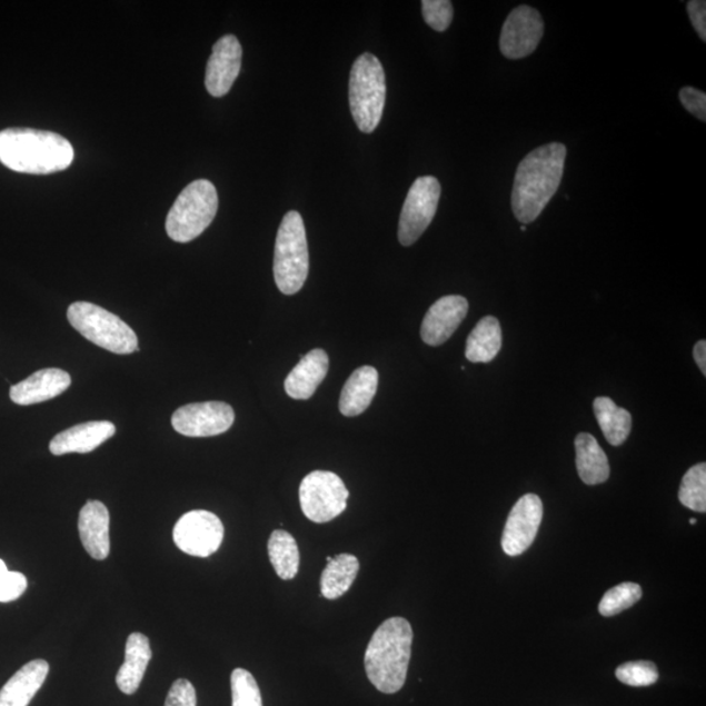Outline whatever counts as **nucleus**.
I'll return each mask as SVG.
<instances>
[{
	"mask_svg": "<svg viewBox=\"0 0 706 706\" xmlns=\"http://www.w3.org/2000/svg\"><path fill=\"white\" fill-rule=\"evenodd\" d=\"M567 147L549 143L519 162L511 191V210L524 226L545 211L563 180Z\"/></svg>",
	"mask_w": 706,
	"mask_h": 706,
	"instance_id": "1",
	"label": "nucleus"
},
{
	"mask_svg": "<svg viewBox=\"0 0 706 706\" xmlns=\"http://www.w3.org/2000/svg\"><path fill=\"white\" fill-rule=\"evenodd\" d=\"M69 140L53 131L12 128L0 131V162L18 173L62 172L73 161Z\"/></svg>",
	"mask_w": 706,
	"mask_h": 706,
	"instance_id": "2",
	"label": "nucleus"
},
{
	"mask_svg": "<svg viewBox=\"0 0 706 706\" xmlns=\"http://www.w3.org/2000/svg\"><path fill=\"white\" fill-rule=\"evenodd\" d=\"M414 632L404 618H390L370 638L364 664L368 679L380 693L392 695L404 688L411 659Z\"/></svg>",
	"mask_w": 706,
	"mask_h": 706,
	"instance_id": "3",
	"label": "nucleus"
},
{
	"mask_svg": "<svg viewBox=\"0 0 706 706\" xmlns=\"http://www.w3.org/2000/svg\"><path fill=\"white\" fill-rule=\"evenodd\" d=\"M309 274V249L304 220L289 211L281 220L274 255V278L281 294L295 295Z\"/></svg>",
	"mask_w": 706,
	"mask_h": 706,
	"instance_id": "4",
	"label": "nucleus"
},
{
	"mask_svg": "<svg viewBox=\"0 0 706 706\" xmlns=\"http://www.w3.org/2000/svg\"><path fill=\"white\" fill-rule=\"evenodd\" d=\"M386 102L384 67L374 54L364 53L349 76V107L356 126L366 133L380 125Z\"/></svg>",
	"mask_w": 706,
	"mask_h": 706,
	"instance_id": "5",
	"label": "nucleus"
},
{
	"mask_svg": "<svg viewBox=\"0 0 706 706\" xmlns=\"http://www.w3.org/2000/svg\"><path fill=\"white\" fill-rule=\"evenodd\" d=\"M219 197L217 188L207 180L186 186L170 208L167 233L176 242H190L202 235L217 217Z\"/></svg>",
	"mask_w": 706,
	"mask_h": 706,
	"instance_id": "6",
	"label": "nucleus"
},
{
	"mask_svg": "<svg viewBox=\"0 0 706 706\" xmlns=\"http://www.w3.org/2000/svg\"><path fill=\"white\" fill-rule=\"evenodd\" d=\"M67 318L81 336L109 352L130 355L138 351L137 334L120 317L99 305L73 302L67 310Z\"/></svg>",
	"mask_w": 706,
	"mask_h": 706,
	"instance_id": "7",
	"label": "nucleus"
},
{
	"mask_svg": "<svg viewBox=\"0 0 706 706\" xmlns=\"http://www.w3.org/2000/svg\"><path fill=\"white\" fill-rule=\"evenodd\" d=\"M300 505L305 517L311 523L332 521L347 508L348 489L337 474L314 471L300 485Z\"/></svg>",
	"mask_w": 706,
	"mask_h": 706,
	"instance_id": "8",
	"label": "nucleus"
},
{
	"mask_svg": "<svg viewBox=\"0 0 706 706\" xmlns=\"http://www.w3.org/2000/svg\"><path fill=\"white\" fill-rule=\"evenodd\" d=\"M441 197V185L434 176H422L408 190L400 212L398 239L404 247L418 241L432 222Z\"/></svg>",
	"mask_w": 706,
	"mask_h": 706,
	"instance_id": "9",
	"label": "nucleus"
},
{
	"mask_svg": "<svg viewBox=\"0 0 706 706\" xmlns=\"http://www.w3.org/2000/svg\"><path fill=\"white\" fill-rule=\"evenodd\" d=\"M173 539L182 553L208 557L220 548L225 539V526L211 511L191 510L178 519Z\"/></svg>",
	"mask_w": 706,
	"mask_h": 706,
	"instance_id": "10",
	"label": "nucleus"
},
{
	"mask_svg": "<svg viewBox=\"0 0 706 706\" xmlns=\"http://www.w3.org/2000/svg\"><path fill=\"white\" fill-rule=\"evenodd\" d=\"M545 33L540 13L529 6H519L504 22L500 50L505 58L523 59L537 50Z\"/></svg>",
	"mask_w": 706,
	"mask_h": 706,
	"instance_id": "11",
	"label": "nucleus"
},
{
	"mask_svg": "<svg viewBox=\"0 0 706 706\" xmlns=\"http://www.w3.org/2000/svg\"><path fill=\"white\" fill-rule=\"evenodd\" d=\"M235 422L233 408L222 402L186 405L173 414L176 432L186 437H212L226 434Z\"/></svg>",
	"mask_w": 706,
	"mask_h": 706,
	"instance_id": "12",
	"label": "nucleus"
},
{
	"mask_svg": "<svg viewBox=\"0 0 706 706\" xmlns=\"http://www.w3.org/2000/svg\"><path fill=\"white\" fill-rule=\"evenodd\" d=\"M544 519V504L539 496L529 494L511 508L501 538V547L508 556H519L527 551L537 538Z\"/></svg>",
	"mask_w": 706,
	"mask_h": 706,
	"instance_id": "13",
	"label": "nucleus"
},
{
	"mask_svg": "<svg viewBox=\"0 0 706 706\" xmlns=\"http://www.w3.org/2000/svg\"><path fill=\"white\" fill-rule=\"evenodd\" d=\"M242 48L237 37L228 34L213 44L207 62L206 88L213 98H222L235 84L241 71Z\"/></svg>",
	"mask_w": 706,
	"mask_h": 706,
	"instance_id": "14",
	"label": "nucleus"
},
{
	"mask_svg": "<svg viewBox=\"0 0 706 706\" xmlns=\"http://www.w3.org/2000/svg\"><path fill=\"white\" fill-rule=\"evenodd\" d=\"M468 314L463 296H445L427 311L421 324V339L428 346H441L455 334Z\"/></svg>",
	"mask_w": 706,
	"mask_h": 706,
	"instance_id": "15",
	"label": "nucleus"
},
{
	"mask_svg": "<svg viewBox=\"0 0 706 706\" xmlns=\"http://www.w3.org/2000/svg\"><path fill=\"white\" fill-rule=\"evenodd\" d=\"M71 386V376L57 368L34 371L27 380L11 386L10 397L19 406H32L61 396Z\"/></svg>",
	"mask_w": 706,
	"mask_h": 706,
	"instance_id": "16",
	"label": "nucleus"
},
{
	"mask_svg": "<svg viewBox=\"0 0 706 706\" xmlns=\"http://www.w3.org/2000/svg\"><path fill=\"white\" fill-rule=\"evenodd\" d=\"M116 434V426L110 421H88L78 424L58 434L50 443L51 455L64 456L70 453L87 455L108 441Z\"/></svg>",
	"mask_w": 706,
	"mask_h": 706,
	"instance_id": "17",
	"label": "nucleus"
},
{
	"mask_svg": "<svg viewBox=\"0 0 706 706\" xmlns=\"http://www.w3.org/2000/svg\"><path fill=\"white\" fill-rule=\"evenodd\" d=\"M78 529L89 556L106 560L110 554V516L106 505L88 501L80 510Z\"/></svg>",
	"mask_w": 706,
	"mask_h": 706,
	"instance_id": "18",
	"label": "nucleus"
},
{
	"mask_svg": "<svg viewBox=\"0 0 706 706\" xmlns=\"http://www.w3.org/2000/svg\"><path fill=\"white\" fill-rule=\"evenodd\" d=\"M329 356L324 349H314L305 355L286 378L285 388L288 396L300 400L314 397L329 371Z\"/></svg>",
	"mask_w": 706,
	"mask_h": 706,
	"instance_id": "19",
	"label": "nucleus"
},
{
	"mask_svg": "<svg viewBox=\"0 0 706 706\" xmlns=\"http://www.w3.org/2000/svg\"><path fill=\"white\" fill-rule=\"evenodd\" d=\"M50 666L47 660L34 659L0 689V706H28L47 680Z\"/></svg>",
	"mask_w": 706,
	"mask_h": 706,
	"instance_id": "20",
	"label": "nucleus"
},
{
	"mask_svg": "<svg viewBox=\"0 0 706 706\" xmlns=\"http://www.w3.org/2000/svg\"><path fill=\"white\" fill-rule=\"evenodd\" d=\"M152 659V649L148 637L131 634L126 643L125 663L117 674V686L125 695L137 693Z\"/></svg>",
	"mask_w": 706,
	"mask_h": 706,
	"instance_id": "21",
	"label": "nucleus"
},
{
	"mask_svg": "<svg viewBox=\"0 0 706 706\" xmlns=\"http://www.w3.org/2000/svg\"><path fill=\"white\" fill-rule=\"evenodd\" d=\"M378 386V371L374 367H361L349 376L339 399V410L347 418L361 415L374 400Z\"/></svg>",
	"mask_w": 706,
	"mask_h": 706,
	"instance_id": "22",
	"label": "nucleus"
},
{
	"mask_svg": "<svg viewBox=\"0 0 706 706\" xmlns=\"http://www.w3.org/2000/svg\"><path fill=\"white\" fill-rule=\"evenodd\" d=\"M576 466L579 478L587 486L601 485L609 478L608 458L597 438L590 434H579L575 440Z\"/></svg>",
	"mask_w": 706,
	"mask_h": 706,
	"instance_id": "23",
	"label": "nucleus"
},
{
	"mask_svg": "<svg viewBox=\"0 0 706 706\" xmlns=\"http://www.w3.org/2000/svg\"><path fill=\"white\" fill-rule=\"evenodd\" d=\"M501 347L499 319L493 316L481 318L467 338L466 359L471 362H490L499 355Z\"/></svg>",
	"mask_w": 706,
	"mask_h": 706,
	"instance_id": "24",
	"label": "nucleus"
},
{
	"mask_svg": "<svg viewBox=\"0 0 706 706\" xmlns=\"http://www.w3.org/2000/svg\"><path fill=\"white\" fill-rule=\"evenodd\" d=\"M360 563L358 557L340 554L327 564L321 576V593L326 599H338L351 589L358 577Z\"/></svg>",
	"mask_w": 706,
	"mask_h": 706,
	"instance_id": "25",
	"label": "nucleus"
},
{
	"mask_svg": "<svg viewBox=\"0 0 706 706\" xmlns=\"http://www.w3.org/2000/svg\"><path fill=\"white\" fill-rule=\"evenodd\" d=\"M594 414L608 444L620 446L627 441L632 429V416L614 402L611 398L599 397L594 400Z\"/></svg>",
	"mask_w": 706,
	"mask_h": 706,
	"instance_id": "26",
	"label": "nucleus"
},
{
	"mask_svg": "<svg viewBox=\"0 0 706 706\" xmlns=\"http://www.w3.org/2000/svg\"><path fill=\"white\" fill-rule=\"evenodd\" d=\"M269 557L281 579H294L300 568V551L296 539L285 530H275L269 539Z\"/></svg>",
	"mask_w": 706,
	"mask_h": 706,
	"instance_id": "27",
	"label": "nucleus"
},
{
	"mask_svg": "<svg viewBox=\"0 0 706 706\" xmlns=\"http://www.w3.org/2000/svg\"><path fill=\"white\" fill-rule=\"evenodd\" d=\"M679 500L690 510L706 511V465L704 463L690 467L683 478Z\"/></svg>",
	"mask_w": 706,
	"mask_h": 706,
	"instance_id": "28",
	"label": "nucleus"
},
{
	"mask_svg": "<svg viewBox=\"0 0 706 706\" xmlns=\"http://www.w3.org/2000/svg\"><path fill=\"white\" fill-rule=\"evenodd\" d=\"M643 597L642 586L634 583H623L609 589L599 604V613L606 618L618 615L634 607Z\"/></svg>",
	"mask_w": 706,
	"mask_h": 706,
	"instance_id": "29",
	"label": "nucleus"
},
{
	"mask_svg": "<svg viewBox=\"0 0 706 706\" xmlns=\"http://www.w3.org/2000/svg\"><path fill=\"white\" fill-rule=\"evenodd\" d=\"M232 688V706H263L258 683L248 670L236 668L230 675Z\"/></svg>",
	"mask_w": 706,
	"mask_h": 706,
	"instance_id": "30",
	"label": "nucleus"
},
{
	"mask_svg": "<svg viewBox=\"0 0 706 706\" xmlns=\"http://www.w3.org/2000/svg\"><path fill=\"white\" fill-rule=\"evenodd\" d=\"M616 678L629 687H649L659 679L656 664L650 660H635L627 663L615 672Z\"/></svg>",
	"mask_w": 706,
	"mask_h": 706,
	"instance_id": "31",
	"label": "nucleus"
},
{
	"mask_svg": "<svg viewBox=\"0 0 706 706\" xmlns=\"http://www.w3.org/2000/svg\"><path fill=\"white\" fill-rule=\"evenodd\" d=\"M422 18L437 32H445L453 21V4L449 0H422Z\"/></svg>",
	"mask_w": 706,
	"mask_h": 706,
	"instance_id": "32",
	"label": "nucleus"
},
{
	"mask_svg": "<svg viewBox=\"0 0 706 706\" xmlns=\"http://www.w3.org/2000/svg\"><path fill=\"white\" fill-rule=\"evenodd\" d=\"M27 577L20 571H11L0 559V604L19 599L27 590Z\"/></svg>",
	"mask_w": 706,
	"mask_h": 706,
	"instance_id": "33",
	"label": "nucleus"
},
{
	"mask_svg": "<svg viewBox=\"0 0 706 706\" xmlns=\"http://www.w3.org/2000/svg\"><path fill=\"white\" fill-rule=\"evenodd\" d=\"M166 706H197V690L189 680L178 679L170 687Z\"/></svg>",
	"mask_w": 706,
	"mask_h": 706,
	"instance_id": "34",
	"label": "nucleus"
},
{
	"mask_svg": "<svg viewBox=\"0 0 706 706\" xmlns=\"http://www.w3.org/2000/svg\"><path fill=\"white\" fill-rule=\"evenodd\" d=\"M679 99L683 103V107H685L690 115H694L697 120H700L703 122L706 121L705 92L698 91V89H695L693 87H685L679 93Z\"/></svg>",
	"mask_w": 706,
	"mask_h": 706,
	"instance_id": "35",
	"label": "nucleus"
},
{
	"mask_svg": "<svg viewBox=\"0 0 706 706\" xmlns=\"http://www.w3.org/2000/svg\"><path fill=\"white\" fill-rule=\"evenodd\" d=\"M687 11L689 14V20L693 22L695 31L700 39L706 41V2L704 0H693V2H688Z\"/></svg>",
	"mask_w": 706,
	"mask_h": 706,
	"instance_id": "36",
	"label": "nucleus"
},
{
	"mask_svg": "<svg viewBox=\"0 0 706 706\" xmlns=\"http://www.w3.org/2000/svg\"><path fill=\"white\" fill-rule=\"evenodd\" d=\"M694 358L697 362L698 368H700L702 374L706 376V341L700 340L697 341L694 348Z\"/></svg>",
	"mask_w": 706,
	"mask_h": 706,
	"instance_id": "37",
	"label": "nucleus"
},
{
	"mask_svg": "<svg viewBox=\"0 0 706 706\" xmlns=\"http://www.w3.org/2000/svg\"><path fill=\"white\" fill-rule=\"evenodd\" d=\"M696 523H697V521H696V519H695V518L689 519V524H690V525H696Z\"/></svg>",
	"mask_w": 706,
	"mask_h": 706,
	"instance_id": "38",
	"label": "nucleus"
},
{
	"mask_svg": "<svg viewBox=\"0 0 706 706\" xmlns=\"http://www.w3.org/2000/svg\"><path fill=\"white\" fill-rule=\"evenodd\" d=\"M331 560H332V557H331V556H327L326 561H327V563H330Z\"/></svg>",
	"mask_w": 706,
	"mask_h": 706,
	"instance_id": "39",
	"label": "nucleus"
},
{
	"mask_svg": "<svg viewBox=\"0 0 706 706\" xmlns=\"http://www.w3.org/2000/svg\"><path fill=\"white\" fill-rule=\"evenodd\" d=\"M521 230H523V232H526L527 227H526V226H523V227H521Z\"/></svg>",
	"mask_w": 706,
	"mask_h": 706,
	"instance_id": "40",
	"label": "nucleus"
}]
</instances>
